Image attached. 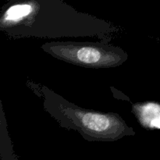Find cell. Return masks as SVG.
<instances>
[{"label":"cell","instance_id":"2","mask_svg":"<svg viewBox=\"0 0 160 160\" xmlns=\"http://www.w3.org/2000/svg\"><path fill=\"white\" fill-rule=\"evenodd\" d=\"M41 48L56 59L86 68H112L128 59L121 48L100 42H51Z\"/></svg>","mask_w":160,"mask_h":160},{"label":"cell","instance_id":"3","mask_svg":"<svg viewBox=\"0 0 160 160\" xmlns=\"http://www.w3.org/2000/svg\"><path fill=\"white\" fill-rule=\"evenodd\" d=\"M132 112L145 129L160 130V104L155 102L135 103Z\"/></svg>","mask_w":160,"mask_h":160},{"label":"cell","instance_id":"1","mask_svg":"<svg viewBox=\"0 0 160 160\" xmlns=\"http://www.w3.org/2000/svg\"><path fill=\"white\" fill-rule=\"evenodd\" d=\"M39 93L44 110L61 128L78 131L88 142H116L136 134L119 114L81 108L45 86Z\"/></svg>","mask_w":160,"mask_h":160},{"label":"cell","instance_id":"4","mask_svg":"<svg viewBox=\"0 0 160 160\" xmlns=\"http://www.w3.org/2000/svg\"><path fill=\"white\" fill-rule=\"evenodd\" d=\"M0 160H20L13 149L7 128V121L0 100Z\"/></svg>","mask_w":160,"mask_h":160}]
</instances>
